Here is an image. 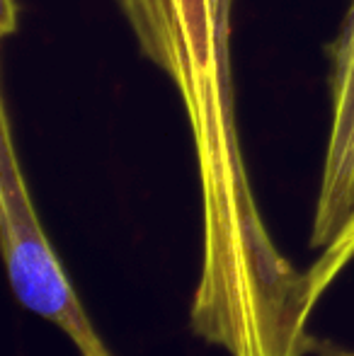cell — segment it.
Masks as SVG:
<instances>
[{"label":"cell","instance_id":"6da1fadb","mask_svg":"<svg viewBox=\"0 0 354 356\" xmlns=\"http://www.w3.org/2000/svg\"><path fill=\"white\" fill-rule=\"evenodd\" d=\"M141 51L187 112L204 194V264L192 327L231 356H298L311 342L306 274L279 254L248 184L233 73L221 61L211 0H119Z\"/></svg>","mask_w":354,"mask_h":356},{"label":"cell","instance_id":"7a4b0ae2","mask_svg":"<svg viewBox=\"0 0 354 356\" xmlns=\"http://www.w3.org/2000/svg\"><path fill=\"white\" fill-rule=\"evenodd\" d=\"M0 233L15 298L29 313L66 332L83 356H112L42 228L19 165L10 114L0 117Z\"/></svg>","mask_w":354,"mask_h":356},{"label":"cell","instance_id":"3957f363","mask_svg":"<svg viewBox=\"0 0 354 356\" xmlns=\"http://www.w3.org/2000/svg\"><path fill=\"white\" fill-rule=\"evenodd\" d=\"M330 131L311 245L325 250L354 213V3L332 47Z\"/></svg>","mask_w":354,"mask_h":356},{"label":"cell","instance_id":"277c9868","mask_svg":"<svg viewBox=\"0 0 354 356\" xmlns=\"http://www.w3.org/2000/svg\"><path fill=\"white\" fill-rule=\"evenodd\" d=\"M352 257H354V213H352V218L347 220L345 228H342V233L323 250L321 257L316 259V264L306 272L308 293H311L313 305L325 293L328 286L335 282L337 274L350 264Z\"/></svg>","mask_w":354,"mask_h":356},{"label":"cell","instance_id":"5b68a950","mask_svg":"<svg viewBox=\"0 0 354 356\" xmlns=\"http://www.w3.org/2000/svg\"><path fill=\"white\" fill-rule=\"evenodd\" d=\"M214 10V27H216V42L221 61L231 68V13L233 0H211Z\"/></svg>","mask_w":354,"mask_h":356},{"label":"cell","instance_id":"8992f818","mask_svg":"<svg viewBox=\"0 0 354 356\" xmlns=\"http://www.w3.org/2000/svg\"><path fill=\"white\" fill-rule=\"evenodd\" d=\"M328 356H354V352H332V354H328Z\"/></svg>","mask_w":354,"mask_h":356}]
</instances>
